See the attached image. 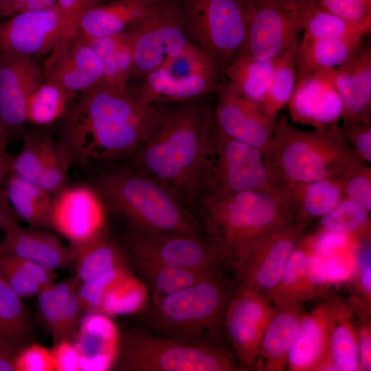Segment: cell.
I'll use <instances>...</instances> for the list:
<instances>
[{
  "label": "cell",
  "mask_w": 371,
  "mask_h": 371,
  "mask_svg": "<svg viewBox=\"0 0 371 371\" xmlns=\"http://www.w3.org/2000/svg\"><path fill=\"white\" fill-rule=\"evenodd\" d=\"M12 1V0H0V20L4 18L5 14Z\"/></svg>",
  "instance_id": "60"
},
{
  "label": "cell",
  "mask_w": 371,
  "mask_h": 371,
  "mask_svg": "<svg viewBox=\"0 0 371 371\" xmlns=\"http://www.w3.org/2000/svg\"><path fill=\"white\" fill-rule=\"evenodd\" d=\"M311 2L312 0H247V34L238 54L263 60L280 56L299 39Z\"/></svg>",
  "instance_id": "11"
},
{
  "label": "cell",
  "mask_w": 371,
  "mask_h": 371,
  "mask_svg": "<svg viewBox=\"0 0 371 371\" xmlns=\"http://www.w3.org/2000/svg\"><path fill=\"white\" fill-rule=\"evenodd\" d=\"M0 252L8 253L56 271L73 265L71 247L64 245L51 232L19 223L5 232Z\"/></svg>",
  "instance_id": "26"
},
{
  "label": "cell",
  "mask_w": 371,
  "mask_h": 371,
  "mask_svg": "<svg viewBox=\"0 0 371 371\" xmlns=\"http://www.w3.org/2000/svg\"><path fill=\"white\" fill-rule=\"evenodd\" d=\"M51 350L55 371H81L80 354L73 342L59 341Z\"/></svg>",
  "instance_id": "52"
},
{
  "label": "cell",
  "mask_w": 371,
  "mask_h": 371,
  "mask_svg": "<svg viewBox=\"0 0 371 371\" xmlns=\"http://www.w3.org/2000/svg\"><path fill=\"white\" fill-rule=\"evenodd\" d=\"M115 364L129 371L241 370L229 348L190 344L139 329L120 335Z\"/></svg>",
  "instance_id": "7"
},
{
  "label": "cell",
  "mask_w": 371,
  "mask_h": 371,
  "mask_svg": "<svg viewBox=\"0 0 371 371\" xmlns=\"http://www.w3.org/2000/svg\"><path fill=\"white\" fill-rule=\"evenodd\" d=\"M28 0H12L10 3L8 9L7 10L4 18H7L12 14H14L19 12L21 7Z\"/></svg>",
  "instance_id": "58"
},
{
  "label": "cell",
  "mask_w": 371,
  "mask_h": 371,
  "mask_svg": "<svg viewBox=\"0 0 371 371\" xmlns=\"http://www.w3.org/2000/svg\"><path fill=\"white\" fill-rule=\"evenodd\" d=\"M8 135L5 129L0 124V150L3 152H7V144H8Z\"/></svg>",
  "instance_id": "59"
},
{
  "label": "cell",
  "mask_w": 371,
  "mask_h": 371,
  "mask_svg": "<svg viewBox=\"0 0 371 371\" xmlns=\"http://www.w3.org/2000/svg\"><path fill=\"white\" fill-rule=\"evenodd\" d=\"M186 13L201 48L222 71L244 44L247 0H186Z\"/></svg>",
  "instance_id": "10"
},
{
  "label": "cell",
  "mask_w": 371,
  "mask_h": 371,
  "mask_svg": "<svg viewBox=\"0 0 371 371\" xmlns=\"http://www.w3.org/2000/svg\"><path fill=\"white\" fill-rule=\"evenodd\" d=\"M19 153L9 158L10 172L38 186L52 195L68 185V170L73 161L59 136L47 128L23 130Z\"/></svg>",
  "instance_id": "15"
},
{
  "label": "cell",
  "mask_w": 371,
  "mask_h": 371,
  "mask_svg": "<svg viewBox=\"0 0 371 371\" xmlns=\"http://www.w3.org/2000/svg\"><path fill=\"white\" fill-rule=\"evenodd\" d=\"M213 109L192 101L161 111L132 155L134 168L161 181L190 208L201 200L214 146Z\"/></svg>",
  "instance_id": "2"
},
{
  "label": "cell",
  "mask_w": 371,
  "mask_h": 371,
  "mask_svg": "<svg viewBox=\"0 0 371 371\" xmlns=\"http://www.w3.org/2000/svg\"><path fill=\"white\" fill-rule=\"evenodd\" d=\"M356 286L361 298L359 301L366 308L370 309L371 304V265L367 262L360 269L357 278Z\"/></svg>",
  "instance_id": "53"
},
{
  "label": "cell",
  "mask_w": 371,
  "mask_h": 371,
  "mask_svg": "<svg viewBox=\"0 0 371 371\" xmlns=\"http://www.w3.org/2000/svg\"><path fill=\"white\" fill-rule=\"evenodd\" d=\"M277 57L258 59L238 54L222 70L227 83L245 98L262 104L269 90Z\"/></svg>",
  "instance_id": "38"
},
{
  "label": "cell",
  "mask_w": 371,
  "mask_h": 371,
  "mask_svg": "<svg viewBox=\"0 0 371 371\" xmlns=\"http://www.w3.org/2000/svg\"><path fill=\"white\" fill-rule=\"evenodd\" d=\"M341 127L304 131L276 117L264 159L276 186L344 179L365 164L345 142Z\"/></svg>",
  "instance_id": "4"
},
{
  "label": "cell",
  "mask_w": 371,
  "mask_h": 371,
  "mask_svg": "<svg viewBox=\"0 0 371 371\" xmlns=\"http://www.w3.org/2000/svg\"><path fill=\"white\" fill-rule=\"evenodd\" d=\"M96 4L95 0H58V5L68 12L85 10Z\"/></svg>",
  "instance_id": "55"
},
{
  "label": "cell",
  "mask_w": 371,
  "mask_h": 371,
  "mask_svg": "<svg viewBox=\"0 0 371 371\" xmlns=\"http://www.w3.org/2000/svg\"><path fill=\"white\" fill-rule=\"evenodd\" d=\"M0 274L22 299L37 295L56 278L54 270L3 252H0Z\"/></svg>",
  "instance_id": "40"
},
{
  "label": "cell",
  "mask_w": 371,
  "mask_h": 371,
  "mask_svg": "<svg viewBox=\"0 0 371 371\" xmlns=\"http://www.w3.org/2000/svg\"><path fill=\"white\" fill-rule=\"evenodd\" d=\"M120 343L119 330L110 317L87 313L79 322L73 341L80 354L81 371H106L113 368Z\"/></svg>",
  "instance_id": "25"
},
{
  "label": "cell",
  "mask_w": 371,
  "mask_h": 371,
  "mask_svg": "<svg viewBox=\"0 0 371 371\" xmlns=\"http://www.w3.org/2000/svg\"><path fill=\"white\" fill-rule=\"evenodd\" d=\"M69 98L67 91L58 83L45 79L27 98L26 122L43 127L62 119L67 110Z\"/></svg>",
  "instance_id": "42"
},
{
  "label": "cell",
  "mask_w": 371,
  "mask_h": 371,
  "mask_svg": "<svg viewBox=\"0 0 371 371\" xmlns=\"http://www.w3.org/2000/svg\"><path fill=\"white\" fill-rule=\"evenodd\" d=\"M345 139L350 141L353 152L363 161L371 163V124L360 123L341 127Z\"/></svg>",
  "instance_id": "51"
},
{
  "label": "cell",
  "mask_w": 371,
  "mask_h": 371,
  "mask_svg": "<svg viewBox=\"0 0 371 371\" xmlns=\"http://www.w3.org/2000/svg\"><path fill=\"white\" fill-rule=\"evenodd\" d=\"M319 8L355 23H371V0H313Z\"/></svg>",
  "instance_id": "47"
},
{
  "label": "cell",
  "mask_w": 371,
  "mask_h": 371,
  "mask_svg": "<svg viewBox=\"0 0 371 371\" xmlns=\"http://www.w3.org/2000/svg\"><path fill=\"white\" fill-rule=\"evenodd\" d=\"M161 110L128 87L100 83L82 94L62 118L60 137L82 163L132 156L156 126Z\"/></svg>",
  "instance_id": "1"
},
{
  "label": "cell",
  "mask_w": 371,
  "mask_h": 371,
  "mask_svg": "<svg viewBox=\"0 0 371 371\" xmlns=\"http://www.w3.org/2000/svg\"><path fill=\"white\" fill-rule=\"evenodd\" d=\"M44 80L34 56L0 50V124L8 137L22 133L27 98Z\"/></svg>",
  "instance_id": "21"
},
{
  "label": "cell",
  "mask_w": 371,
  "mask_h": 371,
  "mask_svg": "<svg viewBox=\"0 0 371 371\" xmlns=\"http://www.w3.org/2000/svg\"><path fill=\"white\" fill-rule=\"evenodd\" d=\"M236 288L235 278L229 279L220 271L207 280L152 302L144 323L150 332L157 335L229 348L225 344V318Z\"/></svg>",
  "instance_id": "6"
},
{
  "label": "cell",
  "mask_w": 371,
  "mask_h": 371,
  "mask_svg": "<svg viewBox=\"0 0 371 371\" xmlns=\"http://www.w3.org/2000/svg\"><path fill=\"white\" fill-rule=\"evenodd\" d=\"M370 212L344 197L328 214L317 220L314 234H336L363 240L370 239Z\"/></svg>",
  "instance_id": "41"
},
{
  "label": "cell",
  "mask_w": 371,
  "mask_h": 371,
  "mask_svg": "<svg viewBox=\"0 0 371 371\" xmlns=\"http://www.w3.org/2000/svg\"><path fill=\"white\" fill-rule=\"evenodd\" d=\"M344 179L294 183L278 186V190L291 210L293 221L311 225L346 197Z\"/></svg>",
  "instance_id": "28"
},
{
  "label": "cell",
  "mask_w": 371,
  "mask_h": 371,
  "mask_svg": "<svg viewBox=\"0 0 371 371\" xmlns=\"http://www.w3.org/2000/svg\"><path fill=\"white\" fill-rule=\"evenodd\" d=\"M302 304H294L277 309L261 339L255 370L283 371L304 314Z\"/></svg>",
  "instance_id": "30"
},
{
  "label": "cell",
  "mask_w": 371,
  "mask_h": 371,
  "mask_svg": "<svg viewBox=\"0 0 371 371\" xmlns=\"http://www.w3.org/2000/svg\"><path fill=\"white\" fill-rule=\"evenodd\" d=\"M9 203L4 186H0V205Z\"/></svg>",
  "instance_id": "61"
},
{
  "label": "cell",
  "mask_w": 371,
  "mask_h": 371,
  "mask_svg": "<svg viewBox=\"0 0 371 371\" xmlns=\"http://www.w3.org/2000/svg\"><path fill=\"white\" fill-rule=\"evenodd\" d=\"M128 260L138 259L198 270L223 267L215 248L198 235L153 233L128 228L124 238Z\"/></svg>",
  "instance_id": "14"
},
{
  "label": "cell",
  "mask_w": 371,
  "mask_h": 371,
  "mask_svg": "<svg viewBox=\"0 0 371 371\" xmlns=\"http://www.w3.org/2000/svg\"><path fill=\"white\" fill-rule=\"evenodd\" d=\"M132 272L129 266L110 269L79 284L76 289L81 311L99 313L108 291L123 276Z\"/></svg>",
  "instance_id": "46"
},
{
  "label": "cell",
  "mask_w": 371,
  "mask_h": 371,
  "mask_svg": "<svg viewBox=\"0 0 371 371\" xmlns=\"http://www.w3.org/2000/svg\"><path fill=\"white\" fill-rule=\"evenodd\" d=\"M277 309L268 299L236 285L226 311L225 334L241 370H254L262 337Z\"/></svg>",
  "instance_id": "17"
},
{
  "label": "cell",
  "mask_w": 371,
  "mask_h": 371,
  "mask_svg": "<svg viewBox=\"0 0 371 371\" xmlns=\"http://www.w3.org/2000/svg\"><path fill=\"white\" fill-rule=\"evenodd\" d=\"M288 104L293 122L314 128L337 126L341 119L342 100L328 69L297 80Z\"/></svg>",
  "instance_id": "23"
},
{
  "label": "cell",
  "mask_w": 371,
  "mask_h": 371,
  "mask_svg": "<svg viewBox=\"0 0 371 371\" xmlns=\"http://www.w3.org/2000/svg\"><path fill=\"white\" fill-rule=\"evenodd\" d=\"M278 188L232 192L198 206L207 241L218 253L223 267L235 273L265 236L293 221Z\"/></svg>",
  "instance_id": "3"
},
{
  "label": "cell",
  "mask_w": 371,
  "mask_h": 371,
  "mask_svg": "<svg viewBox=\"0 0 371 371\" xmlns=\"http://www.w3.org/2000/svg\"><path fill=\"white\" fill-rule=\"evenodd\" d=\"M106 210L93 186L68 184L53 195L50 229L71 247L83 245L106 232Z\"/></svg>",
  "instance_id": "18"
},
{
  "label": "cell",
  "mask_w": 371,
  "mask_h": 371,
  "mask_svg": "<svg viewBox=\"0 0 371 371\" xmlns=\"http://www.w3.org/2000/svg\"><path fill=\"white\" fill-rule=\"evenodd\" d=\"M3 186L9 202L19 218L30 227L50 229L53 195L34 183L11 172Z\"/></svg>",
  "instance_id": "37"
},
{
  "label": "cell",
  "mask_w": 371,
  "mask_h": 371,
  "mask_svg": "<svg viewBox=\"0 0 371 371\" xmlns=\"http://www.w3.org/2000/svg\"><path fill=\"white\" fill-rule=\"evenodd\" d=\"M329 298L332 317L325 370L359 371L353 308L339 297Z\"/></svg>",
  "instance_id": "32"
},
{
  "label": "cell",
  "mask_w": 371,
  "mask_h": 371,
  "mask_svg": "<svg viewBox=\"0 0 371 371\" xmlns=\"http://www.w3.org/2000/svg\"><path fill=\"white\" fill-rule=\"evenodd\" d=\"M148 293L146 284L130 272L108 291L99 313L110 317L137 313L146 305Z\"/></svg>",
  "instance_id": "45"
},
{
  "label": "cell",
  "mask_w": 371,
  "mask_h": 371,
  "mask_svg": "<svg viewBox=\"0 0 371 371\" xmlns=\"http://www.w3.org/2000/svg\"><path fill=\"white\" fill-rule=\"evenodd\" d=\"M317 238V234L307 232L294 249L284 274L270 297L276 308L303 304L324 291L313 282L308 269L309 258L316 250Z\"/></svg>",
  "instance_id": "31"
},
{
  "label": "cell",
  "mask_w": 371,
  "mask_h": 371,
  "mask_svg": "<svg viewBox=\"0 0 371 371\" xmlns=\"http://www.w3.org/2000/svg\"><path fill=\"white\" fill-rule=\"evenodd\" d=\"M14 371H55L52 350L32 342L16 355Z\"/></svg>",
  "instance_id": "48"
},
{
  "label": "cell",
  "mask_w": 371,
  "mask_h": 371,
  "mask_svg": "<svg viewBox=\"0 0 371 371\" xmlns=\"http://www.w3.org/2000/svg\"><path fill=\"white\" fill-rule=\"evenodd\" d=\"M10 155L8 152L0 150V186H3L4 182L10 173L9 158Z\"/></svg>",
  "instance_id": "57"
},
{
  "label": "cell",
  "mask_w": 371,
  "mask_h": 371,
  "mask_svg": "<svg viewBox=\"0 0 371 371\" xmlns=\"http://www.w3.org/2000/svg\"><path fill=\"white\" fill-rule=\"evenodd\" d=\"M364 36L302 39L296 56L297 80L343 64L355 53Z\"/></svg>",
  "instance_id": "33"
},
{
  "label": "cell",
  "mask_w": 371,
  "mask_h": 371,
  "mask_svg": "<svg viewBox=\"0 0 371 371\" xmlns=\"http://www.w3.org/2000/svg\"><path fill=\"white\" fill-rule=\"evenodd\" d=\"M131 27L134 30L132 74L145 76L192 45L175 8L164 0Z\"/></svg>",
  "instance_id": "16"
},
{
  "label": "cell",
  "mask_w": 371,
  "mask_h": 371,
  "mask_svg": "<svg viewBox=\"0 0 371 371\" xmlns=\"http://www.w3.org/2000/svg\"><path fill=\"white\" fill-rule=\"evenodd\" d=\"M343 102L342 126L370 122L371 47L362 42L343 64L328 69Z\"/></svg>",
  "instance_id": "22"
},
{
  "label": "cell",
  "mask_w": 371,
  "mask_h": 371,
  "mask_svg": "<svg viewBox=\"0 0 371 371\" xmlns=\"http://www.w3.org/2000/svg\"><path fill=\"white\" fill-rule=\"evenodd\" d=\"M129 263L147 283L152 302L207 280L220 271L198 270L138 259H130Z\"/></svg>",
  "instance_id": "35"
},
{
  "label": "cell",
  "mask_w": 371,
  "mask_h": 371,
  "mask_svg": "<svg viewBox=\"0 0 371 371\" xmlns=\"http://www.w3.org/2000/svg\"><path fill=\"white\" fill-rule=\"evenodd\" d=\"M371 23H355L317 7L312 0L309 6L302 39L315 40L366 36L370 32Z\"/></svg>",
  "instance_id": "44"
},
{
  "label": "cell",
  "mask_w": 371,
  "mask_h": 371,
  "mask_svg": "<svg viewBox=\"0 0 371 371\" xmlns=\"http://www.w3.org/2000/svg\"><path fill=\"white\" fill-rule=\"evenodd\" d=\"M352 306L357 313L359 322L357 326L359 370H371V319L370 309L356 299Z\"/></svg>",
  "instance_id": "50"
},
{
  "label": "cell",
  "mask_w": 371,
  "mask_h": 371,
  "mask_svg": "<svg viewBox=\"0 0 371 371\" xmlns=\"http://www.w3.org/2000/svg\"><path fill=\"white\" fill-rule=\"evenodd\" d=\"M161 0H115L95 4L80 16L77 29L84 36L100 38L128 29L148 15Z\"/></svg>",
  "instance_id": "29"
},
{
  "label": "cell",
  "mask_w": 371,
  "mask_h": 371,
  "mask_svg": "<svg viewBox=\"0 0 371 371\" xmlns=\"http://www.w3.org/2000/svg\"><path fill=\"white\" fill-rule=\"evenodd\" d=\"M213 109L218 129L227 137L262 152L271 139L276 120L259 103L238 93L227 82L221 85Z\"/></svg>",
  "instance_id": "19"
},
{
  "label": "cell",
  "mask_w": 371,
  "mask_h": 371,
  "mask_svg": "<svg viewBox=\"0 0 371 371\" xmlns=\"http://www.w3.org/2000/svg\"><path fill=\"white\" fill-rule=\"evenodd\" d=\"M345 196L371 211V168L363 165L344 179Z\"/></svg>",
  "instance_id": "49"
},
{
  "label": "cell",
  "mask_w": 371,
  "mask_h": 371,
  "mask_svg": "<svg viewBox=\"0 0 371 371\" xmlns=\"http://www.w3.org/2000/svg\"><path fill=\"white\" fill-rule=\"evenodd\" d=\"M277 188L265 164L262 152L227 137L216 125L214 146L198 206L232 192L274 190Z\"/></svg>",
  "instance_id": "9"
},
{
  "label": "cell",
  "mask_w": 371,
  "mask_h": 371,
  "mask_svg": "<svg viewBox=\"0 0 371 371\" xmlns=\"http://www.w3.org/2000/svg\"><path fill=\"white\" fill-rule=\"evenodd\" d=\"M88 9V8H87ZM68 12L58 4L19 12L0 20V50L36 56L51 53L87 10Z\"/></svg>",
  "instance_id": "12"
},
{
  "label": "cell",
  "mask_w": 371,
  "mask_h": 371,
  "mask_svg": "<svg viewBox=\"0 0 371 371\" xmlns=\"http://www.w3.org/2000/svg\"><path fill=\"white\" fill-rule=\"evenodd\" d=\"M310 225L293 221L265 236L234 273L237 286L252 291L270 301L294 249Z\"/></svg>",
  "instance_id": "13"
},
{
  "label": "cell",
  "mask_w": 371,
  "mask_h": 371,
  "mask_svg": "<svg viewBox=\"0 0 371 371\" xmlns=\"http://www.w3.org/2000/svg\"><path fill=\"white\" fill-rule=\"evenodd\" d=\"M32 325L19 297L0 274V344L20 351L32 343Z\"/></svg>",
  "instance_id": "39"
},
{
  "label": "cell",
  "mask_w": 371,
  "mask_h": 371,
  "mask_svg": "<svg viewBox=\"0 0 371 371\" xmlns=\"http://www.w3.org/2000/svg\"><path fill=\"white\" fill-rule=\"evenodd\" d=\"M77 277L45 286L37 295L40 317L50 333L54 344L61 341L73 342L78 328L81 311L76 289Z\"/></svg>",
  "instance_id": "27"
},
{
  "label": "cell",
  "mask_w": 371,
  "mask_h": 371,
  "mask_svg": "<svg viewBox=\"0 0 371 371\" xmlns=\"http://www.w3.org/2000/svg\"><path fill=\"white\" fill-rule=\"evenodd\" d=\"M71 248L75 276L80 283L110 269L129 266L124 248L109 237L106 232L83 245Z\"/></svg>",
  "instance_id": "36"
},
{
  "label": "cell",
  "mask_w": 371,
  "mask_h": 371,
  "mask_svg": "<svg viewBox=\"0 0 371 371\" xmlns=\"http://www.w3.org/2000/svg\"><path fill=\"white\" fill-rule=\"evenodd\" d=\"M299 39L277 57L271 81L261 104L269 115L276 118L278 112L288 104L297 81L296 56Z\"/></svg>",
  "instance_id": "43"
},
{
  "label": "cell",
  "mask_w": 371,
  "mask_h": 371,
  "mask_svg": "<svg viewBox=\"0 0 371 371\" xmlns=\"http://www.w3.org/2000/svg\"><path fill=\"white\" fill-rule=\"evenodd\" d=\"M19 352L0 344V371H14V360Z\"/></svg>",
  "instance_id": "54"
},
{
  "label": "cell",
  "mask_w": 371,
  "mask_h": 371,
  "mask_svg": "<svg viewBox=\"0 0 371 371\" xmlns=\"http://www.w3.org/2000/svg\"><path fill=\"white\" fill-rule=\"evenodd\" d=\"M93 188L106 209L128 228L153 233L198 235L199 223L170 188L140 170L117 169L102 175Z\"/></svg>",
  "instance_id": "5"
},
{
  "label": "cell",
  "mask_w": 371,
  "mask_h": 371,
  "mask_svg": "<svg viewBox=\"0 0 371 371\" xmlns=\"http://www.w3.org/2000/svg\"><path fill=\"white\" fill-rule=\"evenodd\" d=\"M331 317L329 297L310 312L304 313L289 353L288 370H325Z\"/></svg>",
  "instance_id": "24"
},
{
  "label": "cell",
  "mask_w": 371,
  "mask_h": 371,
  "mask_svg": "<svg viewBox=\"0 0 371 371\" xmlns=\"http://www.w3.org/2000/svg\"><path fill=\"white\" fill-rule=\"evenodd\" d=\"M58 1V0H28L21 7L19 12L38 11L47 9L57 5Z\"/></svg>",
  "instance_id": "56"
},
{
  "label": "cell",
  "mask_w": 371,
  "mask_h": 371,
  "mask_svg": "<svg viewBox=\"0 0 371 371\" xmlns=\"http://www.w3.org/2000/svg\"><path fill=\"white\" fill-rule=\"evenodd\" d=\"M221 69L201 47L192 45L144 76L135 93L145 104L190 102L219 90Z\"/></svg>",
  "instance_id": "8"
},
{
  "label": "cell",
  "mask_w": 371,
  "mask_h": 371,
  "mask_svg": "<svg viewBox=\"0 0 371 371\" xmlns=\"http://www.w3.org/2000/svg\"><path fill=\"white\" fill-rule=\"evenodd\" d=\"M42 67L45 79L58 83L70 98L100 84L103 76L98 58L77 27L54 49Z\"/></svg>",
  "instance_id": "20"
},
{
  "label": "cell",
  "mask_w": 371,
  "mask_h": 371,
  "mask_svg": "<svg viewBox=\"0 0 371 371\" xmlns=\"http://www.w3.org/2000/svg\"><path fill=\"white\" fill-rule=\"evenodd\" d=\"M84 37L101 63L103 69L101 83L115 87H127V82L133 69V27L104 37Z\"/></svg>",
  "instance_id": "34"
}]
</instances>
